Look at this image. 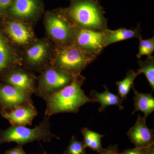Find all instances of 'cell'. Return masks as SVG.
<instances>
[{
  "mask_svg": "<svg viewBox=\"0 0 154 154\" xmlns=\"http://www.w3.org/2000/svg\"><path fill=\"white\" fill-rule=\"evenodd\" d=\"M75 28L94 31L109 29L105 11L95 0H70L69 8L61 11Z\"/></svg>",
  "mask_w": 154,
  "mask_h": 154,
  "instance_id": "obj_2",
  "label": "cell"
},
{
  "mask_svg": "<svg viewBox=\"0 0 154 154\" xmlns=\"http://www.w3.org/2000/svg\"><path fill=\"white\" fill-rule=\"evenodd\" d=\"M97 58L72 44L59 46L56 50L52 66L73 75H78Z\"/></svg>",
  "mask_w": 154,
  "mask_h": 154,
  "instance_id": "obj_4",
  "label": "cell"
},
{
  "mask_svg": "<svg viewBox=\"0 0 154 154\" xmlns=\"http://www.w3.org/2000/svg\"><path fill=\"white\" fill-rule=\"evenodd\" d=\"M74 75L54 67L46 68L38 80L35 94L41 98L60 91L72 82Z\"/></svg>",
  "mask_w": 154,
  "mask_h": 154,
  "instance_id": "obj_5",
  "label": "cell"
},
{
  "mask_svg": "<svg viewBox=\"0 0 154 154\" xmlns=\"http://www.w3.org/2000/svg\"><path fill=\"white\" fill-rule=\"evenodd\" d=\"M140 68L137 72L139 75L144 74L148 82L152 88L154 90V57L152 56L147 57L145 60L137 61Z\"/></svg>",
  "mask_w": 154,
  "mask_h": 154,
  "instance_id": "obj_20",
  "label": "cell"
},
{
  "mask_svg": "<svg viewBox=\"0 0 154 154\" xmlns=\"http://www.w3.org/2000/svg\"><path fill=\"white\" fill-rule=\"evenodd\" d=\"M146 148H135L133 149H127L119 154H146Z\"/></svg>",
  "mask_w": 154,
  "mask_h": 154,
  "instance_id": "obj_24",
  "label": "cell"
},
{
  "mask_svg": "<svg viewBox=\"0 0 154 154\" xmlns=\"http://www.w3.org/2000/svg\"><path fill=\"white\" fill-rule=\"evenodd\" d=\"M9 8L10 15L23 19L36 18L43 11L41 0H14Z\"/></svg>",
  "mask_w": 154,
  "mask_h": 154,
  "instance_id": "obj_12",
  "label": "cell"
},
{
  "mask_svg": "<svg viewBox=\"0 0 154 154\" xmlns=\"http://www.w3.org/2000/svg\"><path fill=\"white\" fill-rule=\"evenodd\" d=\"M23 145L18 144L15 147L6 151L5 154H26L23 148Z\"/></svg>",
  "mask_w": 154,
  "mask_h": 154,
  "instance_id": "obj_25",
  "label": "cell"
},
{
  "mask_svg": "<svg viewBox=\"0 0 154 154\" xmlns=\"http://www.w3.org/2000/svg\"><path fill=\"white\" fill-rule=\"evenodd\" d=\"M86 148L83 141H80L72 136L69 143L63 154H87Z\"/></svg>",
  "mask_w": 154,
  "mask_h": 154,
  "instance_id": "obj_23",
  "label": "cell"
},
{
  "mask_svg": "<svg viewBox=\"0 0 154 154\" xmlns=\"http://www.w3.org/2000/svg\"><path fill=\"white\" fill-rule=\"evenodd\" d=\"M6 31L12 40L18 44H26L33 37L31 31L27 26L17 21L9 22L6 27Z\"/></svg>",
  "mask_w": 154,
  "mask_h": 154,
  "instance_id": "obj_16",
  "label": "cell"
},
{
  "mask_svg": "<svg viewBox=\"0 0 154 154\" xmlns=\"http://www.w3.org/2000/svg\"><path fill=\"white\" fill-rule=\"evenodd\" d=\"M117 145H110L107 148L104 149L100 154H119Z\"/></svg>",
  "mask_w": 154,
  "mask_h": 154,
  "instance_id": "obj_26",
  "label": "cell"
},
{
  "mask_svg": "<svg viewBox=\"0 0 154 154\" xmlns=\"http://www.w3.org/2000/svg\"><path fill=\"white\" fill-rule=\"evenodd\" d=\"M14 0H0V12H2L9 8Z\"/></svg>",
  "mask_w": 154,
  "mask_h": 154,
  "instance_id": "obj_27",
  "label": "cell"
},
{
  "mask_svg": "<svg viewBox=\"0 0 154 154\" xmlns=\"http://www.w3.org/2000/svg\"><path fill=\"white\" fill-rule=\"evenodd\" d=\"M138 75L137 72L133 70H130L127 72L126 77L122 81L116 82L118 87L119 96L123 99H127V96L134 85V82Z\"/></svg>",
  "mask_w": 154,
  "mask_h": 154,
  "instance_id": "obj_21",
  "label": "cell"
},
{
  "mask_svg": "<svg viewBox=\"0 0 154 154\" xmlns=\"http://www.w3.org/2000/svg\"><path fill=\"white\" fill-rule=\"evenodd\" d=\"M140 27L138 26L134 29H128L121 28L114 30L108 29L106 30L104 39V45L105 48L108 45L125 39L135 38L140 39L142 38Z\"/></svg>",
  "mask_w": 154,
  "mask_h": 154,
  "instance_id": "obj_13",
  "label": "cell"
},
{
  "mask_svg": "<svg viewBox=\"0 0 154 154\" xmlns=\"http://www.w3.org/2000/svg\"><path fill=\"white\" fill-rule=\"evenodd\" d=\"M31 96L11 85L0 84L1 110H11L19 105L33 102Z\"/></svg>",
  "mask_w": 154,
  "mask_h": 154,
  "instance_id": "obj_10",
  "label": "cell"
},
{
  "mask_svg": "<svg viewBox=\"0 0 154 154\" xmlns=\"http://www.w3.org/2000/svg\"><path fill=\"white\" fill-rule=\"evenodd\" d=\"M48 47L44 42H39L28 49L26 52L28 64L33 67L40 66L47 56Z\"/></svg>",
  "mask_w": 154,
  "mask_h": 154,
  "instance_id": "obj_17",
  "label": "cell"
},
{
  "mask_svg": "<svg viewBox=\"0 0 154 154\" xmlns=\"http://www.w3.org/2000/svg\"><path fill=\"white\" fill-rule=\"evenodd\" d=\"M11 48L4 36L0 33V77L13 68L14 60Z\"/></svg>",
  "mask_w": 154,
  "mask_h": 154,
  "instance_id": "obj_18",
  "label": "cell"
},
{
  "mask_svg": "<svg viewBox=\"0 0 154 154\" xmlns=\"http://www.w3.org/2000/svg\"><path fill=\"white\" fill-rule=\"evenodd\" d=\"M49 118L45 115L42 121L33 128L11 125L5 130H0V144L15 142L24 145L36 141L50 142L53 138L60 139L51 131Z\"/></svg>",
  "mask_w": 154,
  "mask_h": 154,
  "instance_id": "obj_3",
  "label": "cell"
},
{
  "mask_svg": "<svg viewBox=\"0 0 154 154\" xmlns=\"http://www.w3.org/2000/svg\"><path fill=\"white\" fill-rule=\"evenodd\" d=\"M45 23L50 36L59 46L72 44L75 28L61 11L48 14Z\"/></svg>",
  "mask_w": 154,
  "mask_h": 154,
  "instance_id": "obj_6",
  "label": "cell"
},
{
  "mask_svg": "<svg viewBox=\"0 0 154 154\" xmlns=\"http://www.w3.org/2000/svg\"><path fill=\"white\" fill-rule=\"evenodd\" d=\"M139 51L137 54V58L140 59L143 56H147V57L152 56L154 51V37L153 36L149 39H139Z\"/></svg>",
  "mask_w": 154,
  "mask_h": 154,
  "instance_id": "obj_22",
  "label": "cell"
},
{
  "mask_svg": "<svg viewBox=\"0 0 154 154\" xmlns=\"http://www.w3.org/2000/svg\"><path fill=\"white\" fill-rule=\"evenodd\" d=\"M107 30L94 31L74 28L72 44L97 57L105 48L104 42Z\"/></svg>",
  "mask_w": 154,
  "mask_h": 154,
  "instance_id": "obj_7",
  "label": "cell"
},
{
  "mask_svg": "<svg viewBox=\"0 0 154 154\" xmlns=\"http://www.w3.org/2000/svg\"><path fill=\"white\" fill-rule=\"evenodd\" d=\"M85 78L74 76L72 82L54 94L42 98L46 103L45 114L50 117L59 113H77L80 107L89 102L97 101L88 97L82 89Z\"/></svg>",
  "mask_w": 154,
  "mask_h": 154,
  "instance_id": "obj_1",
  "label": "cell"
},
{
  "mask_svg": "<svg viewBox=\"0 0 154 154\" xmlns=\"http://www.w3.org/2000/svg\"><path fill=\"white\" fill-rule=\"evenodd\" d=\"M81 131L84 137L83 142L86 147L89 148L99 153L103 150L104 148L102 147L101 142L104 135L92 131L87 128H82Z\"/></svg>",
  "mask_w": 154,
  "mask_h": 154,
  "instance_id": "obj_19",
  "label": "cell"
},
{
  "mask_svg": "<svg viewBox=\"0 0 154 154\" xmlns=\"http://www.w3.org/2000/svg\"><path fill=\"white\" fill-rule=\"evenodd\" d=\"M5 84L15 87L22 92L32 96L35 94L36 79L33 75L25 70L15 68L11 69L3 75Z\"/></svg>",
  "mask_w": 154,
  "mask_h": 154,
  "instance_id": "obj_9",
  "label": "cell"
},
{
  "mask_svg": "<svg viewBox=\"0 0 154 154\" xmlns=\"http://www.w3.org/2000/svg\"><path fill=\"white\" fill-rule=\"evenodd\" d=\"M146 118L138 116L133 126L127 133L131 142L136 148H146L154 143V131L146 124Z\"/></svg>",
  "mask_w": 154,
  "mask_h": 154,
  "instance_id": "obj_11",
  "label": "cell"
},
{
  "mask_svg": "<svg viewBox=\"0 0 154 154\" xmlns=\"http://www.w3.org/2000/svg\"><path fill=\"white\" fill-rule=\"evenodd\" d=\"M43 154H47V153H46V152H44V153H43Z\"/></svg>",
  "mask_w": 154,
  "mask_h": 154,
  "instance_id": "obj_29",
  "label": "cell"
},
{
  "mask_svg": "<svg viewBox=\"0 0 154 154\" xmlns=\"http://www.w3.org/2000/svg\"><path fill=\"white\" fill-rule=\"evenodd\" d=\"M104 87L105 90L102 93L92 90L90 94L92 99L99 102L101 105L98 110L99 112H103L107 106L113 105L118 106L119 110H123L124 107L122 104L124 102V99L118 95L110 92L106 85H104Z\"/></svg>",
  "mask_w": 154,
  "mask_h": 154,
  "instance_id": "obj_14",
  "label": "cell"
},
{
  "mask_svg": "<svg viewBox=\"0 0 154 154\" xmlns=\"http://www.w3.org/2000/svg\"><path fill=\"white\" fill-rule=\"evenodd\" d=\"M131 88L134 94L133 98L134 108L132 114L137 111H141L143 113L144 116L147 118L154 111V98L152 94H143L138 92L135 88L134 85Z\"/></svg>",
  "mask_w": 154,
  "mask_h": 154,
  "instance_id": "obj_15",
  "label": "cell"
},
{
  "mask_svg": "<svg viewBox=\"0 0 154 154\" xmlns=\"http://www.w3.org/2000/svg\"><path fill=\"white\" fill-rule=\"evenodd\" d=\"M0 114L13 126L31 125L38 112L33 102L25 103L6 110H0Z\"/></svg>",
  "mask_w": 154,
  "mask_h": 154,
  "instance_id": "obj_8",
  "label": "cell"
},
{
  "mask_svg": "<svg viewBox=\"0 0 154 154\" xmlns=\"http://www.w3.org/2000/svg\"><path fill=\"white\" fill-rule=\"evenodd\" d=\"M146 154H154V143L146 148Z\"/></svg>",
  "mask_w": 154,
  "mask_h": 154,
  "instance_id": "obj_28",
  "label": "cell"
}]
</instances>
